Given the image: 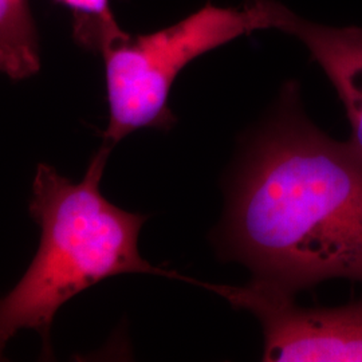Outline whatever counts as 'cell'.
Wrapping results in <instances>:
<instances>
[{
	"mask_svg": "<svg viewBox=\"0 0 362 362\" xmlns=\"http://www.w3.org/2000/svg\"><path fill=\"white\" fill-rule=\"evenodd\" d=\"M69 7L76 18V38L82 46L90 47L101 30L117 23L109 0H57Z\"/></svg>",
	"mask_w": 362,
	"mask_h": 362,
	"instance_id": "obj_7",
	"label": "cell"
},
{
	"mask_svg": "<svg viewBox=\"0 0 362 362\" xmlns=\"http://www.w3.org/2000/svg\"><path fill=\"white\" fill-rule=\"evenodd\" d=\"M279 31L299 39L344 105L349 141L362 156V28L314 23L287 10Z\"/></svg>",
	"mask_w": 362,
	"mask_h": 362,
	"instance_id": "obj_5",
	"label": "cell"
},
{
	"mask_svg": "<svg viewBox=\"0 0 362 362\" xmlns=\"http://www.w3.org/2000/svg\"><path fill=\"white\" fill-rule=\"evenodd\" d=\"M257 317L263 361L362 362V298L334 308H303L296 297L267 286L197 282Z\"/></svg>",
	"mask_w": 362,
	"mask_h": 362,
	"instance_id": "obj_4",
	"label": "cell"
},
{
	"mask_svg": "<svg viewBox=\"0 0 362 362\" xmlns=\"http://www.w3.org/2000/svg\"><path fill=\"white\" fill-rule=\"evenodd\" d=\"M224 257L293 297L362 284V156L320 129L288 82L248 139L220 231Z\"/></svg>",
	"mask_w": 362,
	"mask_h": 362,
	"instance_id": "obj_1",
	"label": "cell"
},
{
	"mask_svg": "<svg viewBox=\"0 0 362 362\" xmlns=\"http://www.w3.org/2000/svg\"><path fill=\"white\" fill-rule=\"evenodd\" d=\"M112 146L103 144L83 180L73 182L39 164L30 214L40 227L38 252L0 309L4 345L23 329L38 332L50 354V327L59 308L100 281L119 274H153L184 279L149 264L139 252L146 216L109 203L100 191Z\"/></svg>",
	"mask_w": 362,
	"mask_h": 362,
	"instance_id": "obj_2",
	"label": "cell"
},
{
	"mask_svg": "<svg viewBox=\"0 0 362 362\" xmlns=\"http://www.w3.org/2000/svg\"><path fill=\"white\" fill-rule=\"evenodd\" d=\"M0 65L15 81L38 73V33L28 0H0Z\"/></svg>",
	"mask_w": 362,
	"mask_h": 362,
	"instance_id": "obj_6",
	"label": "cell"
},
{
	"mask_svg": "<svg viewBox=\"0 0 362 362\" xmlns=\"http://www.w3.org/2000/svg\"><path fill=\"white\" fill-rule=\"evenodd\" d=\"M287 7L275 0H248L238 8L207 3L172 26L130 35L119 26L105 33L103 54L109 104L104 144L115 146L143 129L168 130L176 122L169 109L175 79L196 58L262 30H279Z\"/></svg>",
	"mask_w": 362,
	"mask_h": 362,
	"instance_id": "obj_3",
	"label": "cell"
}]
</instances>
